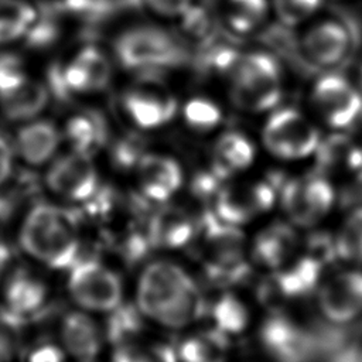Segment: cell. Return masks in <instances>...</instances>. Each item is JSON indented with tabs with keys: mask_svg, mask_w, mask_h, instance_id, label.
I'll return each mask as SVG.
<instances>
[{
	"mask_svg": "<svg viewBox=\"0 0 362 362\" xmlns=\"http://www.w3.org/2000/svg\"><path fill=\"white\" fill-rule=\"evenodd\" d=\"M103 3V6L106 7V10L110 11H116V10H123V8H132V7H137L140 0H100Z\"/></svg>",
	"mask_w": 362,
	"mask_h": 362,
	"instance_id": "f6af8a7d",
	"label": "cell"
},
{
	"mask_svg": "<svg viewBox=\"0 0 362 362\" xmlns=\"http://www.w3.org/2000/svg\"><path fill=\"white\" fill-rule=\"evenodd\" d=\"M273 202L274 185L269 182L228 187L216 194V215L228 223L239 225L269 209Z\"/></svg>",
	"mask_w": 362,
	"mask_h": 362,
	"instance_id": "7c38bea8",
	"label": "cell"
},
{
	"mask_svg": "<svg viewBox=\"0 0 362 362\" xmlns=\"http://www.w3.org/2000/svg\"><path fill=\"white\" fill-rule=\"evenodd\" d=\"M281 96L280 72L267 54H250L235 66L232 98L236 106L249 112L273 107Z\"/></svg>",
	"mask_w": 362,
	"mask_h": 362,
	"instance_id": "3957f363",
	"label": "cell"
},
{
	"mask_svg": "<svg viewBox=\"0 0 362 362\" xmlns=\"http://www.w3.org/2000/svg\"><path fill=\"white\" fill-rule=\"evenodd\" d=\"M112 315L106 324V335L110 342L120 345H127L141 329L140 313L133 305L119 304L112 310Z\"/></svg>",
	"mask_w": 362,
	"mask_h": 362,
	"instance_id": "4316f807",
	"label": "cell"
},
{
	"mask_svg": "<svg viewBox=\"0 0 362 362\" xmlns=\"http://www.w3.org/2000/svg\"><path fill=\"white\" fill-rule=\"evenodd\" d=\"M281 206L288 218L300 226H310L317 222L304 194L303 180H290L281 188Z\"/></svg>",
	"mask_w": 362,
	"mask_h": 362,
	"instance_id": "83f0119b",
	"label": "cell"
},
{
	"mask_svg": "<svg viewBox=\"0 0 362 362\" xmlns=\"http://www.w3.org/2000/svg\"><path fill=\"white\" fill-rule=\"evenodd\" d=\"M58 7L45 4L34 23L25 31V42L33 48H45L59 37V24L57 20Z\"/></svg>",
	"mask_w": 362,
	"mask_h": 362,
	"instance_id": "f546056e",
	"label": "cell"
},
{
	"mask_svg": "<svg viewBox=\"0 0 362 362\" xmlns=\"http://www.w3.org/2000/svg\"><path fill=\"white\" fill-rule=\"evenodd\" d=\"M27 81L21 59L13 54L0 55V96L11 92Z\"/></svg>",
	"mask_w": 362,
	"mask_h": 362,
	"instance_id": "d590c367",
	"label": "cell"
},
{
	"mask_svg": "<svg viewBox=\"0 0 362 362\" xmlns=\"http://www.w3.org/2000/svg\"><path fill=\"white\" fill-rule=\"evenodd\" d=\"M68 290L76 304L92 311H112L122 301L120 279L95 259H78L69 267Z\"/></svg>",
	"mask_w": 362,
	"mask_h": 362,
	"instance_id": "277c9868",
	"label": "cell"
},
{
	"mask_svg": "<svg viewBox=\"0 0 362 362\" xmlns=\"http://www.w3.org/2000/svg\"><path fill=\"white\" fill-rule=\"evenodd\" d=\"M318 301L325 318L334 324H349L362 317V272L334 274L322 284Z\"/></svg>",
	"mask_w": 362,
	"mask_h": 362,
	"instance_id": "9c48e42d",
	"label": "cell"
},
{
	"mask_svg": "<svg viewBox=\"0 0 362 362\" xmlns=\"http://www.w3.org/2000/svg\"><path fill=\"white\" fill-rule=\"evenodd\" d=\"M23 362H65L61 346L51 341H37L21 352Z\"/></svg>",
	"mask_w": 362,
	"mask_h": 362,
	"instance_id": "f35d334b",
	"label": "cell"
},
{
	"mask_svg": "<svg viewBox=\"0 0 362 362\" xmlns=\"http://www.w3.org/2000/svg\"><path fill=\"white\" fill-rule=\"evenodd\" d=\"M219 331L225 334L240 332L247 324V311L233 294H223L212 310Z\"/></svg>",
	"mask_w": 362,
	"mask_h": 362,
	"instance_id": "f1b7e54d",
	"label": "cell"
},
{
	"mask_svg": "<svg viewBox=\"0 0 362 362\" xmlns=\"http://www.w3.org/2000/svg\"><path fill=\"white\" fill-rule=\"evenodd\" d=\"M45 184L66 201L85 202L98 189V174L90 156L78 151L61 156L48 168Z\"/></svg>",
	"mask_w": 362,
	"mask_h": 362,
	"instance_id": "ba28073f",
	"label": "cell"
},
{
	"mask_svg": "<svg viewBox=\"0 0 362 362\" xmlns=\"http://www.w3.org/2000/svg\"><path fill=\"white\" fill-rule=\"evenodd\" d=\"M112 362H175V355L165 346H157L150 352H143L140 348L127 344L117 346Z\"/></svg>",
	"mask_w": 362,
	"mask_h": 362,
	"instance_id": "e575fe53",
	"label": "cell"
},
{
	"mask_svg": "<svg viewBox=\"0 0 362 362\" xmlns=\"http://www.w3.org/2000/svg\"><path fill=\"white\" fill-rule=\"evenodd\" d=\"M85 72L89 90L103 89L110 79V65L106 57L95 47L83 48L75 58Z\"/></svg>",
	"mask_w": 362,
	"mask_h": 362,
	"instance_id": "1f68e13d",
	"label": "cell"
},
{
	"mask_svg": "<svg viewBox=\"0 0 362 362\" xmlns=\"http://www.w3.org/2000/svg\"><path fill=\"white\" fill-rule=\"evenodd\" d=\"M65 136L74 151L90 156L103 146L106 140V126L96 113L78 115L68 120Z\"/></svg>",
	"mask_w": 362,
	"mask_h": 362,
	"instance_id": "603a6c76",
	"label": "cell"
},
{
	"mask_svg": "<svg viewBox=\"0 0 362 362\" xmlns=\"http://www.w3.org/2000/svg\"><path fill=\"white\" fill-rule=\"evenodd\" d=\"M79 215L48 202H35L27 212L18 240L23 250L37 262L65 270L79 259Z\"/></svg>",
	"mask_w": 362,
	"mask_h": 362,
	"instance_id": "7a4b0ae2",
	"label": "cell"
},
{
	"mask_svg": "<svg viewBox=\"0 0 362 362\" xmlns=\"http://www.w3.org/2000/svg\"><path fill=\"white\" fill-rule=\"evenodd\" d=\"M260 339L277 362H313L320 355L317 335H311L283 315L276 314L264 321Z\"/></svg>",
	"mask_w": 362,
	"mask_h": 362,
	"instance_id": "52a82bcc",
	"label": "cell"
},
{
	"mask_svg": "<svg viewBox=\"0 0 362 362\" xmlns=\"http://www.w3.org/2000/svg\"><path fill=\"white\" fill-rule=\"evenodd\" d=\"M226 352V334L216 329L185 339L178 355L182 362H225Z\"/></svg>",
	"mask_w": 362,
	"mask_h": 362,
	"instance_id": "cb8c5ba5",
	"label": "cell"
},
{
	"mask_svg": "<svg viewBox=\"0 0 362 362\" xmlns=\"http://www.w3.org/2000/svg\"><path fill=\"white\" fill-rule=\"evenodd\" d=\"M124 107L133 122L151 129L167 123L175 112V99L156 78L141 79L124 96Z\"/></svg>",
	"mask_w": 362,
	"mask_h": 362,
	"instance_id": "8fae6325",
	"label": "cell"
},
{
	"mask_svg": "<svg viewBox=\"0 0 362 362\" xmlns=\"http://www.w3.org/2000/svg\"><path fill=\"white\" fill-rule=\"evenodd\" d=\"M112 157L115 164L120 168H129L136 163L139 164L140 158L143 157L140 143L132 139H126L124 141L115 146Z\"/></svg>",
	"mask_w": 362,
	"mask_h": 362,
	"instance_id": "ab89813d",
	"label": "cell"
},
{
	"mask_svg": "<svg viewBox=\"0 0 362 362\" xmlns=\"http://www.w3.org/2000/svg\"><path fill=\"white\" fill-rule=\"evenodd\" d=\"M349 44L348 31L335 21L318 24L304 38L307 55L317 64L332 65L346 52Z\"/></svg>",
	"mask_w": 362,
	"mask_h": 362,
	"instance_id": "ac0fdd59",
	"label": "cell"
},
{
	"mask_svg": "<svg viewBox=\"0 0 362 362\" xmlns=\"http://www.w3.org/2000/svg\"><path fill=\"white\" fill-rule=\"evenodd\" d=\"M25 31H27V28L24 25H20L14 21L0 17V44L14 41V40L20 38L21 35H24Z\"/></svg>",
	"mask_w": 362,
	"mask_h": 362,
	"instance_id": "ee69618b",
	"label": "cell"
},
{
	"mask_svg": "<svg viewBox=\"0 0 362 362\" xmlns=\"http://www.w3.org/2000/svg\"><path fill=\"white\" fill-rule=\"evenodd\" d=\"M226 14L230 27L246 33L256 27L266 13V0H226Z\"/></svg>",
	"mask_w": 362,
	"mask_h": 362,
	"instance_id": "4dcf8cb0",
	"label": "cell"
},
{
	"mask_svg": "<svg viewBox=\"0 0 362 362\" xmlns=\"http://www.w3.org/2000/svg\"><path fill=\"white\" fill-rule=\"evenodd\" d=\"M14 148L10 141L0 134V187H3L13 174Z\"/></svg>",
	"mask_w": 362,
	"mask_h": 362,
	"instance_id": "b9f144b4",
	"label": "cell"
},
{
	"mask_svg": "<svg viewBox=\"0 0 362 362\" xmlns=\"http://www.w3.org/2000/svg\"><path fill=\"white\" fill-rule=\"evenodd\" d=\"M304 194L307 204L317 221L328 214L334 204V188L332 185L321 177H311L303 180Z\"/></svg>",
	"mask_w": 362,
	"mask_h": 362,
	"instance_id": "d6a6232c",
	"label": "cell"
},
{
	"mask_svg": "<svg viewBox=\"0 0 362 362\" xmlns=\"http://www.w3.org/2000/svg\"><path fill=\"white\" fill-rule=\"evenodd\" d=\"M116 55L126 68L174 65L184 59V52L161 30L140 27L122 34L116 41Z\"/></svg>",
	"mask_w": 362,
	"mask_h": 362,
	"instance_id": "5b68a950",
	"label": "cell"
},
{
	"mask_svg": "<svg viewBox=\"0 0 362 362\" xmlns=\"http://www.w3.org/2000/svg\"><path fill=\"white\" fill-rule=\"evenodd\" d=\"M137 171L143 194L153 201H167L182 182L180 165L165 156L144 154L137 164Z\"/></svg>",
	"mask_w": 362,
	"mask_h": 362,
	"instance_id": "5bb4252c",
	"label": "cell"
},
{
	"mask_svg": "<svg viewBox=\"0 0 362 362\" xmlns=\"http://www.w3.org/2000/svg\"><path fill=\"white\" fill-rule=\"evenodd\" d=\"M151 8L164 16L184 14L189 7V0H147Z\"/></svg>",
	"mask_w": 362,
	"mask_h": 362,
	"instance_id": "7bdbcfd3",
	"label": "cell"
},
{
	"mask_svg": "<svg viewBox=\"0 0 362 362\" xmlns=\"http://www.w3.org/2000/svg\"><path fill=\"white\" fill-rule=\"evenodd\" d=\"M335 250L344 260L362 263V205L345 218L335 239Z\"/></svg>",
	"mask_w": 362,
	"mask_h": 362,
	"instance_id": "484cf974",
	"label": "cell"
},
{
	"mask_svg": "<svg viewBox=\"0 0 362 362\" xmlns=\"http://www.w3.org/2000/svg\"><path fill=\"white\" fill-rule=\"evenodd\" d=\"M48 102V90L44 85L25 81L18 88L0 96L4 116L10 120H28L37 116Z\"/></svg>",
	"mask_w": 362,
	"mask_h": 362,
	"instance_id": "44dd1931",
	"label": "cell"
},
{
	"mask_svg": "<svg viewBox=\"0 0 362 362\" xmlns=\"http://www.w3.org/2000/svg\"><path fill=\"white\" fill-rule=\"evenodd\" d=\"M61 341L68 354L79 362H90L100 351V331L83 313H69L61 322Z\"/></svg>",
	"mask_w": 362,
	"mask_h": 362,
	"instance_id": "2e32d148",
	"label": "cell"
},
{
	"mask_svg": "<svg viewBox=\"0 0 362 362\" xmlns=\"http://www.w3.org/2000/svg\"><path fill=\"white\" fill-rule=\"evenodd\" d=\"M194 232V223L182 211L165 208L151 218L147 233L153 246L175 249L187 245Z\"/></svg>",
	"mask_w": 362,
	"mask_h": 362,
	"instance_id": "d6986e66",
	"label": "cell"
},
{
	"mask_svg": "<svg viewBox=\"0 0 362 362\" xmlns=\"http://www.w3.org/2000/svg\"><path fill=\"white\" fill-rule=\"evenodd\" d=\"M137 307L173 328L194 322L205 310L192 279L171 262H154L144 269L137 288Z\"/></svg>",
	"mask_w": 362,
	"mask_h": 362,
	"instance_id": "6da1fadb",
	"label": "cell"
},
{
	"mask_svg": "<svg viewBox=\"0 0 362 362\" xmlns=\"http://www.w3.org/2000/svg\"><path fill=\"white\" fill-rule=\"evenodd\" d=\"M322 263L324 262L315 256L301 257L291 267L277 273L272 279V283L263 290V293H266L263 296L269 297L277 294L281 297H297L311 293L320 280Z\"/></svg>",
	"mask_w": 362,
	"mask_h": 362,
	"instance_id": "e0dca14e",
	"label": "cell"
},
{
	"mask_svg": "<svg viewBox=\"0 0 362 362\" xmlns=\"http://www.w3.org/2000/svg\"><path fill=\"white\" fill-rule=\"evenodd\" d=\"M255 150L252 143L240 133L229 132L219 137L215 146L214 171L221 177H228L233 171L243 170L253 161Z\"/></svg>",
	"mask_w": 362,
	"mask_h": 362,
	"instance_id": "7402d4cb",
	"label": "cell"
},
{
	"mask_svg": "<svg viewBox=\"0 0 362 362\" xmlns=\"http://www.w3.org/2000/svg\"><path fill=\"white\" fill-rule=\"evenodd\" d=\"M10 257H11L10 247L6 245V242L0 236V281L3 279V274H4V270H6L7 264L10 262Z\"/></svg>",
	"mask_w": 362,
	"mask_h": 362,
	"instance_id": "bcb514c9",
	"label": "cell"
},
{
	"mask_svg": "<svg viewBox=\"0 0 362 362\" xmlns=\"http://www.w3.org/2000/svg\"><path fill=\"white\" fill-rule=\"evenodd\" d=\"M59 144V132L54 123L37 120L23 126L16 136L14 151L28 165L38 167L52 158Z\"/></svg>",
	"mask_w": 362,
	"mask_h": 362,
	"instance_id": "9a60e30c",
	"label": "cell"
},
{
	"mask_svg": "<svg viewBox=\"0 0 362 362\" xmlns=\"http://www.w3.org/2000/svg\"><path fill=\"white\" fill-rule=\"evenodd\" d=\"M185 120L189 126L206 130L216 126L221 120V110L215 103L206 99H192L184 109Z\"/></svg>",
	"mask_w": 362,
	"mask_h": 362,
	"instance_id": "836d02e7",
	"label": "cell"
},
{
	"mask_svg": "<svg viewBox=\"0 0 362 362\" xmlns=\"http://www.w3.org/2000/svg\"><path fill=\"white\" fill-rule=\"evenodd\" d=\"M296 246L297 236L294 230L286 223H273L257 235L255 257L269 267H279L288 260Z\"/></svg>",
	"mask_w": 362,
	"mask_h": 362,
	"instance_id": "ffe728a7",
	"label": "cell"
},
{
	"mask_svg": "<svg viewBox=\"0 0 362 362\" xmlns=\"http://www.w3.org/2000/svg\"><path fill=\"white\" fill-rule=\"evenodd\" d=\"M263 141L276 157L288 160L307 157L320 146L317 129L294 109H281L270 116Z\"/></svg>",
	"mask_w": 362,
	"mask_h": 362,
	"instance_id": "8992f818",
	"label": "cell"
},
{
	"mask_svg": "<svg viewBox=\"0 0 362 362\" xmlns=\"http://www.w3.org/2000/svg\"><path fill=\"white\" fill-rule=\"evenodd\" d=\"M314 103L324 120L342 129L356 120L362 110V96L342 76L325 75L314 86Z\"/></svg>",
	"mask_w": 362,
	"mask_h": 362,
	"instance_id": "30bf717a",
	"label": "cell"
},
{
	"mask_svg": "<svg viewBox=\"0 0 362 362\" xmlns=\"http://www.w3.org/2000/svg\"><path fill=\"white\" fill-rule=\"evenodd\" d=\"M320 4V0H276L279 16L287 24H296L301 18L313 13Z\"/></svg>",
	"mask_w": 362,
	"mask_h": 362,
	"instance_id": "74e56055",
	"label": "cell"
},
{
	"mask_svg": "<svg viewBox=\"0 0 362 362\" xmlns=\"http://www.w3.org/2000/svg\"><path fill=\"white\" fill-rule=\"evenodd\" d=\"M4 305L24 317L37 321L48 311V287L37 273L25 267L16 269L3 287Z\"/></svg>",
	"mask_w": 362,
	"mask_h": 362,
	"instance_id": "4fadbf2b",
	"label": "cell"
},
{
	"mask_svg": "<svg viewBox=\"0 0 362 362\" xmlns=\"http://www.w3.org/2000/svg\"><path fill=\"white\" fill-rule=\"evenodd\" d=\"M184 28L194 35H206L209 31V20L199 8H191L184 13Z\"/></svg>",
	"mask_w": 362,
	"mask_h": 362,
	"instance_id": "60d3db41",
	"label": "cell"
},
{
	"mask_svg": "<svg viewBox=\"0 0 362 362\" xmlns=\"http://www.w3.org/2000/svg\"><path fill=\"white\" fill-rule=\"evenodd\" d=\"M27 320L8 307H0V362H13L24 349Z\"/></svg>",
	"mask_w": 362,
	"mask_h": 362,
	"instance_id": "d4e9b609",
	"label": "cell"
},
{
	"mask_svg": "<svg viewBox=\"0 0 362 362\" xmlns=\"http://www.w3.org/2000/svg\"><path fill=\"white\" fill-rule=\"evenodd\" d=\"M0 17L28 28L37 18V11L24 0H0Z\"/></svg>",
	"mask_w": 362,
	"mask_h": 362,
	"instance_id": "8d00e7d4",
	"label": "cell"
}]
</instances>
